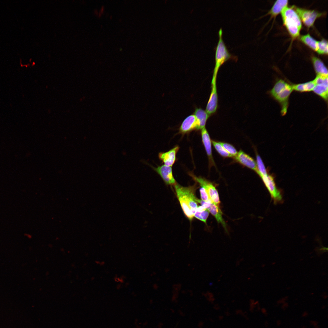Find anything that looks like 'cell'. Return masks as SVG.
<instances>
[{"label":"cell","instance_id":"33","mask_svg":"<svg viewBox=\"0 0 328 328\" xmlns=\"http://www.w3.org/2000/svg\"><path fill=\"white\" fill-rule=\"evenodd\" d=\"M309 315L308 312L306 311H304L302 314V316L304 317H307Z\"/></svg>","mask_w":328,"mask_h":328},{"label":"cell","instance_id":"19","mask_svg":"<svg viewBox=\"0 0 328 328\" xmlns=\"http://www.w3.org/2000/svg\"><path fill=\"white\" fill-rule=\"evenodd\" d=\"M288 4V1L287 0L276 1L267 14L271 15L272 16H275L287 7Z\"/></svg>","mask_w":328,"mask_h":328},{"label":"cell","instance_id":"40","mask_svg":"<svg viewBox=\"0 0 328 328\" xmlns=\"http://www.w3.org/2000/svg\"><path fill=\"white\" fill-rule=\"evenodd\" d=\"M26 234V236L29 238H30L32 237L31 235L30 234Z\"/></svg>","mask_w":328,"mask_h":328},{"label":"cell","instance_id":"27","mask_svg":"<svg viewBox=\"0 0 328 328\" xmlns=\"http://www.w3.org/2000/svg\"><path fill=\"white\" fill-rule=\"evenodd\" d=\"M259 306V303L258 301L255 302L253 300H251L249 304V310L250 312H253Z\"/></svg>","mask_w":328,"mask_h":328},{"label":"cell","instance_id":"21","mask_svg":"<svg viewBox=\"0 0 328 328\" xmlns=\"http://www.w3.org/2000/svg\"><path fill=\"white\" fill-rule=\"evenodd\" d=\"M209 214V212L207 209L201 206H198L193 216L206 224Z\"/></svg>","mask_w":328,"mask_h":328},{"label":"cell","instance_id":"8","mask_svg":"<svg viewBox=\"0 0 328 328\" xmlns=\"http://www.w3.org/2000/svg\"><path fill=\"white\" fill-rule=\"evenodd\" d=\"M315 85L313 92L327 102L328 100V76L316 75L314 79Z\"/></svg>","mask_w":328,"mask_h":328},{"label":"cell","instance_id":"4","mask_svg":"<svg viewBox=\"0 0 328 328\" xmlns=\"http://www.w3.org/2000/svg\"><path fill=\"white\" fill-rule=\"evenodd\" d=\"M219 40L215 48V65L213 76L217 77L219 68L227 60H232L237 61L238 57L230 53L222 38L223 30L221 28L218 32Z\"/></svg>","mask_w":328,"mask_h":328},{"label":"cell","instance_id":"23","mask_svg":"<svg viewBox=\"0 0 328 328\" xmlns=\"http://www.w3.org/2000/svg\"><path fill=\"white\" fill-rule=\"evenodd\" d=\"M211 142L215 149L221 155L226 157H232V156L225 150L220 142L213 140H212Z\"/></svg>","mask_w":328,"mask_h":328},{"label":"cell","instance_id":"20","mask_svg":"<svg viewBox=\"0 0 328 328\" xmlns=\"http://www.w3.org/2000/svg\"><path fill=\"white\" fill-rule=\"evenodd\" d=\"M300 39L302 42L309 46L313 50L316 51L318 48V41L308 34L301 36Z\"/></svg>","mask_w":328,"mask_h":328},{"label":"cell","instance_id":"32","mask_svg":"<svg viewBox=\"0 0 328 328\" xmlns=\"http://www.w3.org/2000/svg\"><path fill=\"white\" fill-rule=\"evenodd\" d=\"M243 311L241 309H238L236 310L235 313L237 315H241Z\"/></svg>","mask_w":328,"mask_h":328},{"label":"cell","instance_id":"16","mask_svg":"<svg viewBox=\"0 0 328 328\" xmlns=\"http://www.w3.org/2000/svg\"><path fill=\"white\" fill-rule=\"evenodd\" d=\"M194 114L196 119L197 130H201L205 127L207 121L209 116L206 111L200 108H196Z\"/></svg>","mask_w":328,"mask_h":328},{"label":"cell","instance_id":"25","mask_svg":"<svg viewBox=\"0 0 328 328\" xmlns=\"http://www.w3.org/2000/svg\"><path fill=\"white\" fill-rule=\"evenodd\" d=\"M220 142L225 150L232 157L235 158L238 152L232 145L227 143L221 142Z\"/></svg>","mask_w":328,"mask_h":328},{"label":"cell","instance_id":"42","mask_svg":"<svg viewBox=\"0 0 328 328\" xmlns=\"http://www.w3.org/2000/svg\"><path fill=\"white\" fill-rule=\"evenodd\" d=\"M322 309H325V306H322Z\"/></svg>","mask_w":328,"mask_h":328},{"label":"cell","instance_id":"39","mask_svg":"<svg viewBox=\"0 0 328 328\" xmlns=\"http://www.w3.org/2000/svg\"><path fill=\"white\" fill-rule=\"evenodd\" d=\"M268 322L267 321H265L264 323L265 326L266 327H267L268 326Z\"/></svg>","mask_w":328,"mask_h":328},{"label":"cell","instance_id":"15","mask_svg":"<svg viewBox=\"0 0 328 328\" xmlns=\"http://www.w3.org/2000/svg\"><path fill=\"white\" fill-rule=\"evenodd\" d=\"M238 162L243 166L254 170L257 173L256 162L250 156L242 150H240L234 158Z\"/></svg>","mask_w":328,"mask_h":328},{"label":"cell","instance_id":"22","mask_svg":"<svg viewBox=\"0 0 328 328\" xmlns=\"http://www.w3.org/2000/svg\"><path fill=\"white\" fill-rule=\"evenodd\" d=\"M256 159L257 174L260 177L268 174L267 171L264 163L260 156L257 153L256 154Z\"/></svg>","mask_w":328,"mask_h":328},{"label":"cell","instance_id":"24","mask_svg":"<svg viewBox=\"0 0 328 328\" xmlns=\"http://www.w3.org/2000/svg\"><path fill=\"white\" fill-rule=\"evenodd\" d=\"M317 52L319 54H327L328 53V42L324 39L318 41V48Z\"/></svg>","mask_w":328,"mask_h":328},{"label":"cell","instance_id":"31","mask_svg":"<svg viewBox=\"0 0 328 328\" xmlns=\"http://www.w3.org/2000/svg\"><path fill=\"white\" fill-rule=\"evenodd\" d=\"M288 306V304L287 303L285 302L282 304L281 306V308L283 310H285L287 309Z\"/></svg>","mask_w":328,"mask_h":328},{"label":"cell","instance_id":"11","mask_svg":"<svg viewBox=\"0 0 328 328\" xmlns=\"http://www.w3.org/2000/svg\"><path fill=\"white\" fill-rule=\"evenodd\" d=\"M153 168L166 184L174 185L176 183L173 175L172 167L163 165L156 167H153Z\"/></svg>","mask_w":328,"mask_h":328},{"label":"cell","instance_id":"14","mask_svg":"<svg viewBox=\"0 0 328 328\" xmlns=\"http://www.w3.org/2000/svg\"><path fill=\"white\" fill-rule=\"evenodd\" d=\"M195 129L197 130L196 119L194 115L192 114L188 116L183 121L180 127L179 132L182 134H185Z\"/></svg>","mask_w":328,"mask_h":328},{"label":"cell","instance_id":"26","mask_svg":"<svg viewBox=\"0 0 328 328\" xmlns=\"http://www.w3.org/2000/svg\"><path fill=\"white\" fill-rule=\"evenodd\" d=\"M200 191L201 200L206 202L213 203L207 191L203 187H201Z\"/></svg>","mask_w":328,"mask_h":328},{"label":"cell","instance_id":"10","mask_svg":"<svg viewBox=\"0 0 328 328\" xmlns=\"http://www.w3.org/2000/svg\"><path fill=\"white\" fill-rule=\"evenodd\" d=\"M216 78L217 77H213L211 81V91L206 110V112L209 115L216 112L217 107Z\"/></svg>","mask_w":328,"mask_h":328},{"label":"cell","instance_id":"35","mask_svg":"<svg viewBox=\"0 0 328 328\" xmlns=\"http://www.w3.org/2000/svg\"><path fill=\"white\" fill-rule=\"evenodd\" d=\"M276 324L277 326H280L281 324V321L280 320H277L276 322Z\"/></svg>","mask_w":328,"mask_h":328},{"label":"cell","instance_id":"18","mask_svg":"<svg viewBox=\"0 0 328 328\" xmlns=\"http://www.w3.org/2000/svg\"><path fill=\"white\" fill-rule=\"evenodd\" d=\"M315 85L314 80L305 83L292 84L293 90L301 93L313 91Z\"/></svg>","mask_w":328,"mask_h":328},{"label":"cell","instance_id":"5","mask_svg":"<svg viewBox=\"0 0 328 328\" xmlns=\"http://www.w3.org/2000/svg\"><path fill=\"white\" fill-rule=\"evenodd\" d=\"M189 174L201 187H203L206 190L213 203L219 206L220 201L219 194L214 185L205 178L197 176L191 173H189Z\"/></svg>","mask_w":328,"mask_h":328},{"label":"cell","instance_id":"2","mask_svg":"<svg viewBox=\"0 0 328 328\" xmlns=\"http://www.w3.org/2000/svg\"><path fill=\"white\" fill-rule=\"evenodd\" d=\"M293 90L292 84L279 79L276 81L269 91L271 96L280 104L281 114L282 116L287 112L289 97Z\"/></svg>","mask_w":328,"mask_h":328},{"label":"cell","instance_id":"37","mask_svg":"<svg viewBox=\"0 0 328 328\" xmlns=\"http://www.w3.org/2000/svg\"><path fill=\"white\" fill-rule=\"evenodd\" d=\"M223 319H224V316H223L220 315H219L218 316V319L220 320H223Z\"/></svg>","mask_w":328,"mask_h":328},{"label":"cell","instance_id":"13","mask_svg":"<svg viewBox=\"0 0 328 328\" xmlns=\"http://www.w3.org/2000/svg\"><path fill=\"white\" fill-rule=\"evenodd\" d=\"M202 142L209 159V168L215 165L211 148V141L208 133L205 127L201 129Z\"/></svg>","mask_w":328,"mask_h":328},{"label":"cell","instance_id":"29","mask_svg":"<svg viewBox=\"0 0 328 328\" xmlns=\"http://www.w3.org/2000/svg\"><path fill=\"white\" fill-rule=\"evenodd\" d=\"M310 323L311 326H313L314 327H315L318 325L319 323L317 321L313 320L310 321Z\"/></svg>","mask_w":328,"mask_h":328},{"label":"cell","instance_id":"38","mask_svg":"<svg viewBox=\"0 0 328 328\" xmlns=\"http://www.w3.org/2000/svg\"><path fill=\"white\" fill-rule=\"evenodd\" d=\"M225 314L226 316H229L231 314H230V312L229 311H226L225 312Z\"/></svg>","mask_w":328,"mask_h":328},{"label":"cell","instance_id":"43","mask_svg":"<svg viewBox=\"0 0 328 328\" xmlns=\"http://www.w3.org/2000/svg\"><path fill=\"white\" fill-rule=\"evenodd\" d=\"M301 328H306V327L305 326H303Z\"/></svg>","mask_w":328,"mask_h":328},{"label":"cell","instance_id":"6","mask_svg":"<svg viewBox=\"0 0 328 328\" xmlns=\"http://www.w3.org/2000/svg\"><path fill=\"white\" fill-rule=\"evenodd\" d=\"M269 193L274 203L281 202L282 196L281 192L276 186L274 178L268 174L260 177Z\"/></svg>","mask_w":328,"mask_h":328},{"label":"cell","instance_id":"17","mask_svg":"<svg viewBox=\"0 0 328 328\" xmlns=\"http://www.w3.org/2000/svg\"><path fill=\"white\" fill-rule=\"evenodd\" d=\"M316 75L328 76V70L324 64L319 58L313 56L312 59Z\"/></svg>","mask_w":328,"mask_h":328},{"label":"cell","instance_id":"41","mask_svg":"<svg viewBox=\"0 0 328 328\" xmlns=\"http://www.w3.org/2000/svg\"><path fill=\"white\" fill-rule=\"evenodd\" d=\"M314 328H319V325H317V326H316L314 327Z\"/></svg>","mask_w":328,"mask_h":328},{"label":"cell","instance_id":"36","mask_svg":"<svg viewBox=\"0 0 328 328\" xmlns=\"http://www.w3.org/2000/svg\"><path fill=\"white\" fill-rule=\"evenodd\" d=\"M285 302V300L284 299H282V300H279L278 301V304H282L284 303Z\"/></svg>","mask_w":328,"mask_h":328},{"label":"cell","instance_id":"3","mask_svg":"<svg viewBox=\"0 0 328 328\" xmlns=\"http://www.w3.org/2000/svg\"><path fill=\"white\" fill-rule=\"evenodd\" d=\"M282 16L284 26L293 38L298 36L302 28L300 18L292 7L287 6L282 10Z\"/></svg>","mask_w":328,"mask_h":328},{"label":"cell","instance_id":"1","mask_svg":"<svg viewBox=\"0 0 328 328\" xmlns=\"http://www.w3.org/2000/svg\"><path fill=\"white\" fill-rule=\"evenodd\" d=\"M174 187L184 214L190 220H192L198 207V199L194 193L195 185L184 187L176 183Z\"/></svg>","mask_w":328,"mask_h":328},{"label":"cell","instance_id":"28","mask_svg":"<svg viewBox=\"0 0 328 328\" xmlns=\"http://www.w3.org/2000/svg\"><path fill=\"white\" fill-rule=\"evenodd\" d=\"M241 315L247 320H248L249 319V317L248 316V313L246 311H243Z\"/></svg>","mask_w":328,"mask_h":328},{"label":"cell","instance_id":"34","mask_svg":"<svg viewBox=\"0 0 328 328\" xmlns=\"http://www.w3.org/2000/svg\"><path fill=\"white\" fill-rule=\"evenodd\" d=\"M214 309L216 310H218L220 309V306L218 304H216L214 306Z\"/></svg>","mask_w":328,"mask_h":328},{"label":"cell","instance_id":"30","mask_svg":"<svg viewBox=\"0 0 328 328\" xmlns=\"http://www.w3.org/2000/svg\"><path fill=\"white\" fill-rule=\"evenodd\" d=\"M260 311H261V313L264 315L265 316H267L268 315L267 311L265 308H261Z\"/></svg>","mask_w":328,"mask_h":328},{"label":"cell","instance_id":"7","mask_svg":"<svg viewBox=\"0 0 328 328\" xmlns=\"http://www.w3.org/2000/svg\"><path fill=\"white\" fill-rule=\"evenodd\" d=\"M292 7L295 9L304 24L308 28L312 26L316 19L322 15L321 13L314 10L305 9L294 6Z\"/></svg>","mask_w":328,"mask_h":328},{"label":"cell","instance_id":"9","mask_svg":"<svg viewBox=\"0 0 328 328\" xmlns=\"http://www.w3.org/2000/svg\"><path fill=\"white\" fill-rule=\"evenodd\" d=\"M198 203L207 209L216 218L218 223H221L225 230L227 231L226 223L222 217L223 214L219 206L212 203L205 202L199 199Z\"/></svg>","mask_w":328,"mask_h":328},{"label":"cell","instance_id":"12","mask_svg":"<svg viewBox=\"0 0 328 328\" xmlns=\"http://www.w3.org/2000/svg\"><path fill=\"white\" fill-rule=\"evenodd\" d=\"M179 149V146L176 145L168 151L159 152L158 154L159 159L164 165L172 167L176 161V154Z\"/></svg>","mask_w":328,"mask_h":328}]
</instances>
